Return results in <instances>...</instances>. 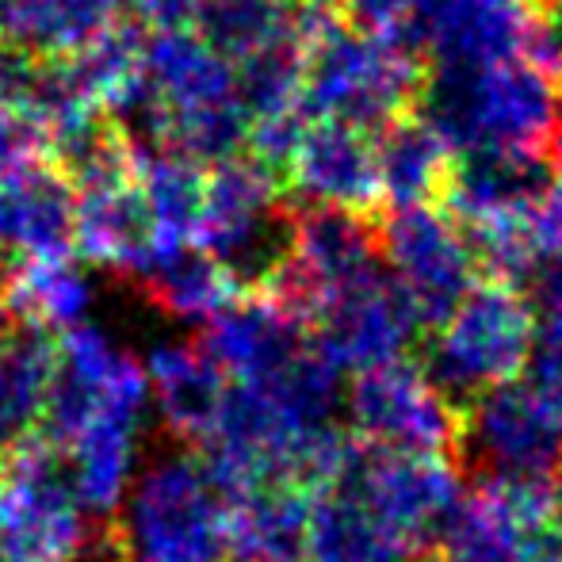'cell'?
<instances>
[{"label": "cell", "instance_id": "obj_34", "mask_svg": "<svg viewBox=\"0 0 562 562\" xmlns=\"http://www.w3.org/2000/svg\"><path fill=\"white\" fill-rule=\"evenodd\" d=\"M520 58L540 66L551 77L562 74V0H543L540 8H532Z\"/></svg>", "mask_w": 562, "mask_h": 562}, {"label": "cell", "instance_id": "obj_40", "mask_svg": "<svg viewBox=\"0 0 562 562\" xmlns=\"http://www.w3.org/2000/svg\"><path fill=\"white\" fill-rule=\"evenodd\" d=\"M551 497H555V509H559V517H562V467L555 471V479H551Z\"/></svg>", "mask_w": 562, "mask_h": 562}, {"label": "cell", "instance_id": "obj_9", "mask_svg": "<svg viewBox=\"0 0 562 562\" xmlns=\"http://www.w3.org/2000/svg\"><path fill=\"white\" fill-rule=\"evenodd\" d=\"M379 252L425 329L440 326L479 283L482 265L471 234L432 203L394 207L379 226Z\"/></svg>", "mask_w": 562, "mask_h": 562}, {"label": "cell", "instance_id": "obj_30", "mask_svg": "<svg viewBox=\"0 0 562 562\" xmlns=\"http://www.w3.org/2000/svg\"><path fill=\"white\" fill-rule=\"evenodd\" d=\"M192 31L237 66L260 46L295 35V8L288 0H200Z\"/></svg>", "mask_w": 562, "mask_h": 562}, {"label": "cell", "instance_id": "obj_25", "mask_svg": "<svg viewBox=\"0 0 562 562\" xmlns=\"http://www.w3.org/2000/svg\"><path fill=\"white\" fill-rule=\"evenodd\" d=\"M112 20L108 0H0V46L61 61L85 50Z\"/></svg>", "mask_w": 562, "mask_h": 562}, {"label": "cell", "instance_id": "obj_20", "mask_svg": "<svg viewBox=\"0 0 562 562\" xmlns=\"http://www.w3.org/2000/svg\"><path fill=\"white\" fill-rule=\"evenodd\" d=\"M314 490L257 482L229 497V551L241 562H303Z\"/></svg>", "mask_w": 562, "mask_h": 562}, {"label": "cell", "instance_id": "obj_24", "mask_svg": "<svg viewBox=\"0 0 562 562\" xmlns=\"http://www.w3.org/2000/svg\"><path fill=\"white\" fill-rule=\"evenodd\" d=\"M138 184L149 211L154 260L169 257V252L184 249V245H195L207 169L200 161H192V157L177 154V149H138ZM154 260H149V268H154Z\"/></svg>", "mask_w": 562, "mask_h": 562}, {"label": "cell", "instance_id": "obj_26", "mask_svg": "<svg viewBox=\"0 0 562 562\" xmlns=\"http://www.w3.org/2000/svg\"><path fill=\"white\" fill-rule=\"evenodd\" d=\"M58 371V340L50 329L20 326L0 345V451L38 432Z\"/></svg>", "mask_w": 562, "mask_h": 562}, {"label": "cell", "instance_id": "obj_1", "mask_svg": "<svg viewBox=\"0 0 562 562\" xmlns=\"http://www.w3.org/2000/svg\"><path fill=\"white\" fill-rule=\"evenodd\" d=\"M451 149H543L551 154L562 131L559 77L525 58L482 69H425L417 112Z\"/></svg>", "mask_w": 562, "mask_h": 562}, {"label": "cell", "instance_id": "obj_6", "mask_svg": "<svg viewBox=\"0 0 562 562\" xmlns=\"http://www.w3.org/2000/svg\"><path fill=\"white\" fill-rule=\"evenodd\" d=\"M291 218L283 211V177L252 154L207 169L195 245L223 260L245 288H260L288 252Z\"/></svg>", "mask_w": 562, "mask_h": 562}, {"label": "cell", "instance_id": "obj_33", "mask_svg": "<svg viewBox=\"0 0 562 562\" xmlns=\"http://www.w3.org/2000/svg\"><path fill=\"white\" fill-rule=\"evenodd\" d=\"M306 119L299 108L291 112H280V115H265V119H252L249 123V142H245V154H252L260 165H268L272 172H288L291 157H295L299 142H303V131H306Z\"/></svg>", "mask_w": 562, "mask_h": 562}, {"label": "cell", "instance_id": "obj_16", "mask_svg": "<svg viewBox=\"0 0 562 562\" xmlns=\"http://www.w3.org/2000/svg\"><path fill=\"white\" fill-rule=\"evenodd\" d=\"M74 252L89 265L115 268L126 280H142L154 260L149 245V211L142 200L138 165L104 172L74 184Z\"/></svg>", "mask_w": 562, "mask_h": 562}, {"label": "cell", "instance_id": "obj_17", "mask_svg": "<svg viewBox=\"0 0 562 562\" xmlns=\"http://www.w3.org/2000/svg\"><path fill=\"white\" fill-rule=\"evenodd\" d=\"M200 345L234 383H249L303 352L311 345V329L272 291L249 288L203 326Z\"/></svg>", "mask_w": 562, "mask_h": 562}, {"label": "cell", "instance_id": "obj_4", "mask_svg": "<svg viewBox=\"0 0 562 562\" xmlns=\"http://www.w3.org/2000/svg\"><path fill=\"white\" fill-rule=\"evenodd\" d=\"M536 306L525 288L490 276L474 283L425 345V375L456 406H471L479 394L513 383L528 368L536 348Z\"/></svg>", "mask_w": 562, "mask_h": 562}, {"label": "cell", "instance_id": "obj_37", "mask_svg": "<svg viewBox=\"0 0 562 562\" xmlns=\"http://www.w3.org/2000/svg\"><path fill=\"white\" fill-rule=\"evenodd\" d=\"M195 8H200V0H119L115 15L138 20L146 31H165V27H192Z\"/></svg>", "mask_w": 562, "mask_h": 562}, {"label": "cell", "instance_id": "obj_21", "mask_svg": "<svg viewBox=\"0 0 562 562\" xmlns=\"http://www.w3.org/2000/svg\"><path fill=\"white\" fill-rule=\"evenodd\" d=\"M138 414L100 406L92 422L66 445L69 482L81 497L85 513L112 520L134 479V448H138Z\"/></svg>", "mask_w": 562, "mask_h": 562}, {"label": "cell", "instance_id": "obj_27", "mask_svg": "<svg viewBox=\"0 0 562 562\" xmlns=\"http://www.w3.org/2000/svg\"><path fill=\"white\" fill-rule=\"evenodd\" d=\"M0 303L20 326L69 329L89 314L92 288L69 257H15L0 276Z\"/></svg>", "mask_w": 562, "mask_h": 562}, {"label": "cell", "instance_id": "obj_18", "mask_svg": "<svg viewBox=\"0 0 562 562\" xmlns=\"http://www.w3.org/2000/svg\"><path fill=\"white\" fill-rule=\"evenodd\" d=\"M74 215V180L43 157L0 184V249L12 257H69Z\"/></svg>", "mask_w": 562, "mask_h": 562}, {"label": "cell", "instance_id": "obj_8", "mask_svg": "<svg viewBox=\"0 0 562 562\" xmlns=\"http://www.w3.org/2000/svg\"><path fill=\"white\" fill-rule=\"evenodd\" d=\"M383 265L379 226L371 215H352L337 207H303L291 218L288 252L280 268L260 288L272 291L288 311H295L311 329L314 314Z\"/></svg>", "mask_w": 562, "mask_h": 562}, {"label": "cell", "instance_id": "obj_42", "mask_svg": "<svg viewBox=\"0 0 562 562\" xmlns=\"http://www.w3.org/2000/svg\"><path fill=\"white\" fill-rule=\"evenodd\" d=\"M4 268H8V265H4V260H0V276H4Z\"/></svg>", "mask_w": 562, "mask_h": 562}, {"label": "cell", "instance_id": "obj_13", "mask_svg": "<svg viewBox=\"0 0 562 562\" xmlns=\"http://www.w3.org/2000/svg\"><path fill=\"white\" fill-rule=\"evenodd\" d=\"M463 445L494 479L551 482L562 467V437L528 383H502L467 406Z\"/></svg>", "mask_w": 562, "mask_h": 562}, {"label": "cell", "instance_id": "obj_3", "mask_svg": "<svg viewBox=\"0 0 562 562\" xmlns=\"http://www.w3.org/2000/svg\"><path fill=\"white\" fill-rule=\"evenodd\" d=\"M422 85L425 69L417 54L334 20L303 43L299 112L311 123L334 119L375 134L417 104Z\"/></svg>", "mask_w": 562, "mask_h": 562}, {"label": "cell", "instance_id": "obj_32", "mask_svg": "<svg viewBox=\"0 0 562 562\" xmlns=\"http://www.w3.org/2000/svg\"><path fill=\"white\" fill-rule=\"evenodd\" d=\"M249 123L245 108L234 100H215V104H195L169 112V126H165V149H177V154L200 161L203 169L229 157L245 154V142H249Z\"/></svg>", "mask_w": 562, "mask_h": 562}, {"label": "cell", "instance_id": "obj_10", "mask_svg": "<svg viewBox=\"0 0 562 562\" xmlns=\"http://www.w3.org/2000/svg\"><path fill=\"white\" fill-rule=\"evenodd\" d=\"M345 409L356 440L371 448L451 456L463 445L467 409L456 406L425 375V368L406 360L356 371L345 394Z\"/></svg>", "mask_w": 562, "mask_h": 562}, {"label": "cell", "instance_id": "obj_15", "mask_svg": "<svg viewBox=\"0 0 562 562\" xmlns=\"http://www.w3.org/2000/svg\"><path fill=\"white\" fill-rule=\"evenodd\" d=\"M283 188L306 207H337L352 215H375L383 203L375 169V138L348 123L318 119L306 123L303 142L283 172Z\"/></svg>", "mask_w": 562, "mask_h": 562}, {"label": "cell", "instance_id": "obj_43", "mask_svg": "<svg viewBox=\"0 0 562 562\" xmlns=\"http://www.w3.org/2000/svg\"><path fill=\"white\" fill-rule=\"evenodd\" d=\"M559 89H562V74H559Z\"/></svg>", "mask_w": 562, "mask_h": 562}, {"label": "cell", "instance_id": "obj_19", "mask_svg": "<svg viewBox=\"0 0 562 562\" xmlns=\"http://www.w3.org/2000/svg\"><path fill=\"white\" fill-rule=\"evenodd\" d=\"M149 391L165 429L184 445H203L215 432L229 375L195 340H161L146 360Z\"/></svg>", "mask_w": 562, "mask_h": 562}, {"label": "cell", "instance_id": "obj_38", "mask_svg": "<svg viewBox=\"0 0 562 562\" xmlns=\"http://www.w3.org/2000/svg\"><path fill=\"white\" fill-rule=\"evenodd\" d=\"M532 226L536 249L543 260H562V172H555L551 188L543 192V200L536 203V211L528 215Z\"/></svg>", "mask_w": 562, "mask_h": 562}, {"label": "cell", "instance_id": "obj_36", "mask_svg": "<svg viewBox=\"0 0 562 562\" xmlns=\"http://www.w3.org/2000/svg\"><path fill=\"white\" fill-rule=\"evenodd\" d=\"M340 8H345L352 27L394 38L409 27V20H414V12L422 8V0H340Z\"/></svg>", "mask_w": 562, "mask_h": 562}, {"label": "cell", "instance_id": "obj_12", "mask_svg": "<svg viewBox=\"0 0 562 562\" xmlns=\"http://www.w3.org/2000/svg\"><path fill=\"white\" fill-rule=\"evenodd\" d=\"M528 15V0H422L409 27L391 43L432 58V66L482 69L520 58Z\"/></svg>", "mask_w": 562, "mask_h": 562}, {"label": "cell", "instance_id": "obj_11", "mask_svg": "<svg viewBox=\"0 0 562 562\" xmlns=\"http://www.w3.org/2000/svg\"><path fill=\"white\" fill-rule=\"evenodd\" d=\"M422 318L391 280L386 265L329 299L311 322V337L340 371H371L406 360L422 334Z\"/></svg>", "mask_w": 562, "mask_h": 562}, {"label": "cell", "instance_id": "obj_41", "mask_svg": "<svg viewBox=\"0 0 562 562\" xmlns=\"http://www.w3.org/2000/svg\"><path fill=\"white\" fill-rule=\"evenodd\" d=\"M12 326H15L12 314H8V311H4V303H0V345H4V337L12 334Z\"/></svg>", "mask_w": 562, "mask_h": 562}, {"label": "cell", "instance_id": "obj_31", "mask_svg": "<svg viewBox=\"0 0 562 562\" xmlns=\"http://www.w3.org/2000/svg\"><path fill=\"white\" fill-rule=\"evenodd\" d=\"M234 92L249 119L299 108V92H303V38H299V31L237 61Z\"/></svg>", "mask_w": 562, "mask_h": 562}, {"label": "cell", "instance_id": "obj_39", "mask_svg": "<svg viewBox=\"0 0 562 562\" xmlns=\"http://www.w3.org/2000/svg\"><path fill=\"white\" fill-rule=\"evenodd\" d=\"M295 12H334L340 0H288Z\"/></svg>", "mask_w": 562, "mask_h": 562}, {"label": "cell", "instance_id": "obj_23", "mask_svg": "<svg viewBox=\"0 0 562 562\" xmlns=\"http://www.w3.org/2000/svg\"><path fill=\"white\" fill-rule=\"evenodd\" d=\"M142 74L161 92L165 112L234 100V61L215 54L195 31L165 27L149 31L142 46Z\"/></svg>", "mask_w": 562, "mask_h": 562}, {"label": "cell", "instance_id": "obj_7", "mask_svg": "<svg viewBox=\"0 0 562 562\" xmlns=\"http://www.w3.org/2000/svg\"><path fill=\"white\" fill-rule=\"evenodd\" d=\"M334 482L352 490L371 517L383 520L398 540L417 551L440 540L451 509L463 497V482L451 456H432V451L352 445V456Z\"/></svg>", "mask_w": 562, "mask_h": 562}, {"label": "cell", "instance_id": "obj_29", "mask_svg": "<svg viewBox=\"0 0 562 562\" xmlns=\"http://www.w3.org/2000/svg\"><path fill=\"white\" fill-rule=\"evenodd\" d=\"M142 291L154 299L157 311H165L177 322H192V326H207L218 311H226L237 295H245V283L234 272L203 252L200 245H184V249L157 257L154 268L142 280Z\"/></svg>", "mask_w": 562, "mask_h": 562}, {"label": "cell", "instance_id": "obj_14", "mask_svg": "<svg viewBox=\"0 0 562 562\" xmlns=\"http://www.w3.org/2000/svg\"><path fill=\"white\" fill-rule=\"evenodd\" d=\"M555 180V165L543 149L479 146L451 154L440 200L463 229H482L509 218H528Z\"/></svg>", "mask_w": 562, "mask_h": 562}, {"label": "cell", "instance_id": "obj_5", "mask_svg": "<svg viewBox=\"0 0 562 562\" xmlns=\"http://www.w3.org/2000/svg\"><path fill=\"white\" fill-rule=\"evenodd\" d=\"M61 448L43 432L0 451V562H81L92 536Z\"/></svg>", "mask_w": 562, "mask_h": 562}, {"label": "cell", "instance_id": "obj_22", "mask_svg": "<svg viewBox=\"0 0 562 562\" xmlns=\"http://www.w3.org/2000/svg\"><path fill=\"white\" fill-rule=\"evenodd\" d=\"M303 562H422V551L375 520L340 482L314 490Z\"/></svg>", "mask_w": 562, "mask_h": 562}, {"label": "cell", "instance_id": "obj_2", "mask_svg": "<svg viewBox=\"0 0 562 562\" xmlns=\"http://www.w3.org/2000/svg\"><path fill=\"white\" fill-rule=\"evenodd\" d=\"M104 536L119 562H226L229 502L203 456L169 451L142 471Z\"/></svg>", "mask_w": 562, "mask_h": 562}, {"label": "cell", "instance_id": "obj_28", "mask_svg": "<svg viewBox=\"0 0 562 562\" xmlns=\"http://www.w3.org/2000/svg\"><path fill=\"white\" fill-rule=\"evenodd\" d=\"M371 138H375L379 192L386 207H417L437 200L448 177L451 149L429 131L422 115H398Z\"/></svg>", "mask_w": 562, "mask_h": 562}, {"label": "cell", "instance_id": "obj_35", "mask_svg": "<svg viewBox=\"0 0 562 562\" xmlns=\"http://www.w3.org/2000/svg\"><path fill=\"white\" fill-rule=\"evenodd\" d=\"M43 157V134L35 131V123L0 104V184Z\"/></svg>", "mask_w": 562, "mask_h": 562}]
</instances>
